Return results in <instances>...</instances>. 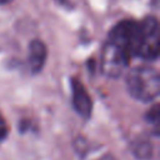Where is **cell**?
Here are the masks:
<instances>
[{"label": "cell", "mask_w": 160, "mask_h": 160, "mask_svg": "<svg viewBox=\"0 0 160 160\" xmlns=\"http://www.w3.org/2000/svg\"><path fill=\"white\" fill-rule=\"evenodd\" d=\"M125 85L131 98L149 102L160 92V75L151 66H136L126 74Z\"/></svg>", "instance_id": "obj_1"}, {"label": "cell", "mask_w": 160, "mask_h": 160, "mask_svg": "<svg viewBox=\"0 0 160 160\" xmlns=\"http://www.w3.org/2000/svg\"><path fill=\"white\" fill-rule=\"evenodd\" d=\"M160 35L159 22L154 16H146L140 24H138V39L135 46V56H140L144 60H155L159 55Z\"/></svg>", "instance_id": "obj_2"}, {"label": "cell", "mask_w": 160, "mask_h": 160, "mask_svg": "<svg viewBox=\"0 0 160 160\" xmlns=\"http://www.w3.org/2000/svg\"><path fill=\"white\" fill-rule=\"evenodd\" d=\"M129 61L130 56L120 46L109 40L105 42L100 60L102 74H105L108 78H118L122 72V69L129 64Z\"/></svg>", "instance_id": "obj_3"}, {"label": "cell", "mask_w": 160, "mask_h": 160, "mask_svg": "<svg viewBox=\"0 0 160 160\" xmlns=\"http://www.w3.org/2000/svg\"><path fill=\"white\" fill-rule=\"evenodd\" d=\"M138 39V22L124 20L118 22L109 32L108 40L120 46L130 58L135 55V46Z\"/></svg>", "instance_id": "obj_4"}, {"label": "cell", "mask_w": 160, "mask_h": 160, "mask_svg": "<svg viewBox=\"0 0 160 160\" xmlns=\"http://www.w3.org/2000/svg\"><path fill=\"white\" fill-rule=\"evenodd\" d=\"M71 92H72V105L76 112L88 119L91 115L92 110V102L90 99V95L81 81L78 79H71Z\"/></svg>", "instance_id": "obj_5"}, {"label": "cell", "mask_w": 160, "mask_h": 160, "mask_svg": "<svg viewBox=\"0 0 160 160\" xmlns=\"http://www.w3.org/2000/svg\"><path fill=\"white\" fill-rule=\"evenodd\" d=\"M46 56H48V49L45 44L38 39L32 40L29 45V58H28L31 72L36 74L42 70L44 64L46 61Z\"/></svg>", "instance_id": "obj_6"}, {"label": "cell", "mask_w": 160, "mask_h": 160, "mask_svg": "<svg viewBox=\"0 0 160 160\" xmlns=\"http://www.w3.org/2000/svg\"><path fill=\"white\" fill-rule=\"evenodd\" d=\"M148 124L150 126H154L155 130L158 131V128H159V122H160V112H159V105L155 104L148 112H146V116H145Z\"/></svg>", "instance_id": "obj_7"}, {"label": "cell", "mask_w": 160, "mask_h": 160, "mask_svg": "<svg viewBox=\"0 0 160 160\" xmlns=\"http://www.w3.org/2000/svg\"><path fill=\"white\" fill-rule=\"evenodd\" d=\"M134 152L140 159L149 158V156H151V144H149L148 141L141 140L134 146Z\"/></svg>", "instance_id": "obj_8"}, {"label": "cell", "mask_w": 160, "mask_h": 160, "mask_svg": "<svg viewBox=\"0 0 160 160\" xmlns=\"http://www.w3.org/2000/svg\"><path fill=\"white\" fill-rule=\"evenodd\" d=\"M9 134V128H8V124L5 121V119L2 118V115L0 114V141L4 140Z\"/></svg>", "instance_id": "obj_9"}, {"label": "cell", "mask_w": 160, "mask_h": 160, "mask_svg": "<svg viewBox=\"0 0 160 160\" xmlns=\"http://www.w3.org/2000/svg\"><path fill=\"white\" fill-rule=\"evenodd\" d=\"M11 0H0V4H8V2H10Z\"/></svg>", "instance_id": "obj_10"}]
</instances>
